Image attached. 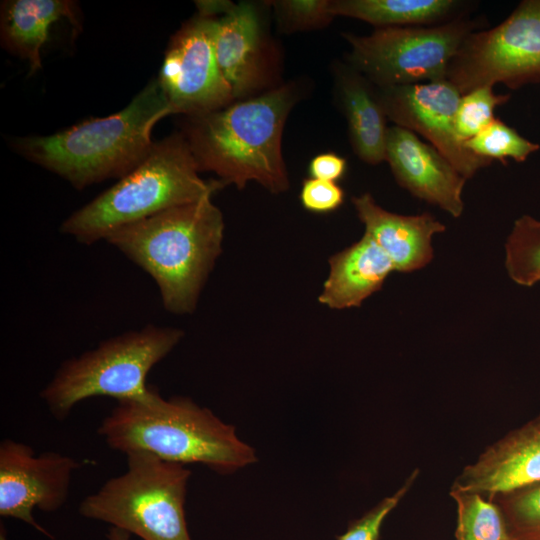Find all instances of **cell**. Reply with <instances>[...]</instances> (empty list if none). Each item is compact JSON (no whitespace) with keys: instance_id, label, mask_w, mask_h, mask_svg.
<instances>
[{"instance_id":"obj_22","label":"cell","mask_w":540,"mask_h":540,"mask_svg":"<svg viewBox=\"0 0 540 540\" xmlns=\"http://www.w3.org/2000/svg\"><path fill=\"white\" fill-rule=\"evenodd\" d=\"M505 266L519 285L540 281V220L524 215L514 223L505 246Z\"/></svg>"},{"instance_id":"obj_31","label":"cell","mask_w":540,"mask_h":540,"mask_svg":"<svg viewBox=\"0 0 540 540\" xmlns=\"http://www.w3.org/2000/svg\"><path fill=\"white\" fill-rule=\"evenodd\" d=\"M131 534L123 529L111 527L106 534L108 540H130Z\"/></svg>"},{"instance_id":"obj_32","label":"cell","mask_w":540,"mask_h":540,"mask_svg":"<svg viewBox=\"0 0 540 540\" xmlns=\"http://www.w3.org/2000/svg\"><path fill=\"white\" fill-rule=\"evenodd\" d=\"M0 540H8L6 529L4 528L3 525H1V528H0Z\"/></svg>"},{"instance_id":"obj_24","label":"cell","mask_w":540,"mask_h":540,"mask_svg":"<svg viewBox=\"0 0 540 540\" xmlns=\"http://www.w3.org/2000/svg\"><path fill=\"white\" fill-rule=\"evenodd\" d=\"M464 144L470 152L481 158L490 161L497 159L503 163H506L507 158L523 162L540 148L497 118Z\"/></svg>"},{"instance_id":"obj_27","label":"cell","mask_w":540,"mask_h":540,"mask_svg":"<svg viewBox=\"0 0 540 540\" xmlns=\"http://www.w3.org/2000/svg\"><path fill=\"white\" fill-rule=\"evenodd\" d=\"M419 475V469L413 470L400 488L382 499L362 517L353 521L337 540H378L386 517L408 493Z\"/></svg>"},{"instance_id":"obj_8","label":"cell","mask_w":540,"mask_h":540,"mask_svg":"<svg viewBox=\"0 0 540 540\" xmlns=\"http://www.w3.org/2000/svg\"><path fill=\"white\" fill-rule=\"evenodd\" d=\"M471 20L440 25L376 28L369 35L343 33L350 45L348 65L378 88L446 79L448 67L465 38Z\"/></svg>"},{"instance_id":"obj_13","label":"cell","mask_w":540,"mask_h":540,"mask_svg":"<svg viewBox=\"0 0 540 540\" xmlns=\"http://www.w3.org/2000/svg\"><path fill=\"white\" fill-rule=\"evenodd\" d=\"M215 54L235 101L274 89L276 58L261 10L255 3H235L217 19ZM280 86V85H279Z\"/></svg>"},{"instance_id":"obj_11","label":"cell","mask_w":540,"mask_h":540,"mask_svg":"<svg viewBox=\"0 0 540 540\" xmlns=\"http://www.w3.org/2000/svg\"><path fill=\"white\" fill-rule=\"evenodd\" d=\"M74 458L54 451L36 454L13 439L0 443V515L21 520L49 538L53 536L34 518L33 510L55 512L68 499Z\"/></svg>"},{"instance_id":"obj_15","label":"cell","mask_w":540,"mask_h":540,"mask_svg":"<svg viewBox=\"0 0 540 540\" xmlns=\"http://www.w3.org/2000/svg\"><path fill=\"white\" fill-rule=\"evenodd\" d=\"M540 482V415L485 448L450 489L490 497Z\"/></svg>"},{"instance_id":"obj_2","label":"cell","mask_w":540,"mask_h":540,"mask_svg":"<svg viewBox=\"0 0 540 540\" xmlns=\"http://www.w3.org/2000/svg\"><path fill=\"white\" fill-rule=\"evenodd\" d=\"M97 433L125 455L148 452L179 464H202L230 474L257 461L235 427L183 396L163 398L154 388L146 400H119Z\"/></svg>"},{"instance_id":"obj_5","label":"cell","mask_w":540,"mask_h":540,"mask_svg":"<svg viewBox=\"0 0 540 540\" xmlns=\"http://www.w3.org/2000/svg\"><path fill=\"white\" fill-rule=\"evenodd\" d=\"M182 132L154 142L132 171L66 218L60 231L85 245L164 210L193 203L225 187L206 181Z\"/></svg>"},{"instance_id":"obj_12","label":"cell","mask_w":540,"mask_h":540,"mask_svg":"<svg viewBox=\"0 0 540 540\" xmlns=\"http://www.w3.org/2000/svg\"><path fill=\"white\" fill-rule=\"evenodd\" d=\"M377 91L387 119L423 136L466 180L492 162L470 152L458 137L455 114L462 95L448 80Z\"/></svg>"},{"instance_id":"obj_7","label":"cell","mask_w":540,"mask_h":540,"mask_svg":"<svg viewBox=\"0 0 540 540\" xmlns=\"http://www.w3.org/2000/svg\"><path fill=\"white\" fill-rule=\"evenodd\" d=\"M126 458V471L86 496L80 515L142 540H191L184 509L191 471L148 452H132Z\"/></svg>"},{"instance_id":"obj_9","label":"cell","mask_w":540,"mask_h":540,"mask_svg":"<svg viewBox=\"0 0 540 540\" xmlns=\"http://www.w3.org/2000/svg\"><path fill=\"white\" fill-rule=\"evenodd\" d=\"M446 80L461 95L497 83L517 88L540 81V0L522 1L496 27L470 33Z\"/></svg>"},{"instance_id":"obj_19","label":"cell","mask_w":540,"mask_h":540,"mask_svg":"<svg viewBox=\"0 0 540 540\" xmlns=\"http://www.w3.org/2000/svg\"><path fill=\"white\" fill-rule=\"evenodd\" d=\"M62 18L77 24V5L69 0H7L1 4L3 48L29 63V75L42 68L41 50L50 28Z\"/></svg>"},{"instance_id":"obj_17","label":"cell","mask_w":540,"mask_h":540,"mask_svg":"<svg viewBox=\"0 0 540 540\" xmlns=\"http://www.w3.org/2000/svg\"><path fill=\"white\" fill-rule=\"evenodd\" d=\"M334 78L353 151L370 165L385 161L389 127L377 87L350 65H336Z\"/></svg>"},{"instance_id":"obj_25","label":"cell","mask_w":540,"mask_h":540,"mask_svg":"<svg viewBox=\"0 0 540 540\" xmlns=\"http://www.w3.org/2000/svg\"><path fill=\"white\" fill-rule=\"evenodd\" d=\"M510 95H497L493 86L475 88L460 98L455 128L458 137L465 142L487 127L494 119V110L508 101Z\"/></svg>"},{"instance_id":"obj_4","label":"cell","mask_w":540,"mask_h":540,"mask_svg":"<svg viewBox=\"0 0 540 540\" xmlns=\"http://www.w3.org/2000/svg\"><path fill=\"white\" fill-rule=\"evenodd\" d=\"M212 196L123 226L105 239L158 286L165 310L192 313L222 252L224 220Z\"/></svg>"},{"instance_id":"obj_20","label":"cell","mask_w":540,"mask_h":540,"mask_svg":"<svg viewBox=\"0 0 540 540\" xmlns=\"http://www.w3.org/2000/svg\"><path fill=\"white\" fill-rule=\"evenodd\" d=\"M462 2L454 0H330V12L376 28L424 26L446 19Z\"/></svg>"},{"instance_id":"obj_16","label":"cell","mask_w":540,"mask_h":540,"mask_svg":"<svg viewBox=\"0 0 540 540\" xmlns=\"http://www.w3.org/2000/svg\"><path fill=\"white\" fill-rule=\"evenodd\" d=\"M365 233L386 253L395 271L412 272L433 259L432 237L445 226L431 214L405 216L380 207L369 193L352 198Z\"/></svg>"},{"instance_id":"obj_30","label":"cell","mask_w":540,"mask_h":540,"mask_svg":"<svg viewBox=\"0 0 540 540\" xmlns=\"http://www.w3.org/2000/svg\"><path fill=\"white\" fill-rule=\"evenodd\" d=\"M235 3L228 0H197V14L208 18H220L228 13Z\"/></svg>"},{"instance_id":"obj_29","label":"cell","mask_w":540,"mask_h":540,"mask_svg":"<svg viewBox=\"0 0 540 540\" xmlns=\"http://www.w3.org/2000/svg\"><path fill=\"white\" fill-rule=\"evenodd\" d=\"M345 158L335 153L316 155L309 163L308 172L311 178L337 182L346 172Z\"/></svg>"},{"instance_id":"obj_14","label":"cell","mask_w":540,"mask_h":540,"mask_svg":"<svg viewBox=\"0 0 540 540\" xmlns=\"http://www.w3.org/2000/svg\"><path fill=\"white\" fill-rule=\"evenodd\" d=\"M385 161L397 183L413 196L440 207L453 217L462 214L466 179L414 132L396 125L389 127Z\"/></svg>"},{"instance_id":"obj_3","label":"cell","mask_w":540,"mask_h":540,"mask_svg":"<svg viewBox=\"0 0 540 540\" xmlns=\"http://www.w3.org/2000/svg\"><path fill=\"white\" fill-rule=\"evenodd\" d=\"M170 114L174 113L154 78L116 113L88 118L51 135L17 138L12 147L74 188L84 189L132 171L154 144V126Z\"/></svg>"},{"instance_id":"obj_6","label":"cell","mask_w":540,"mask_h":540,"mask_svg":"<svg viewBox=\"0 0 540 540\" xmlns=\"http://www.w3.org/2000/svg\"><path fill=\"white\" fill-rule=\"evenodd\" d=\"M183 331L148 324L106 339L94 349L65 360L40 391L51 415L62 421L81 401L96 396L146 400L151 369L180 342Z\"/></svg>"},{"instance_id":"obj_1","label":"cell","mask_w":540,"mask_h":540,"mask_svg":"<svg viewBox=\"0 0 540 540\" xmlns=\"http://www.w3.org/2000/svg\"><path fill=\"white\" fill-rule=\"evenodd\" d=\"M300 96L295 83L198 116L187 117L184 135L199 172L215 173L225 185L243 189L255 181L272 193L288 189L282 135Z\"/></svg>"},{"instance_id":"obj_18","label":"cell","mask_w":540,"mask_h":540,"mask_svg":"<svg viewBox=\"0 0 540 540\" xmlns=\"http://www.w3.org/2000/svg\"><path fill=\"white\" fill-rule=\"evenodd\" d=\"M330 271L318 301L331 309L359 307L395 271L386 253L364 234L329 258Z\"/></svg>"},{"instance_id":"obj_26","label":"cell","mask_w":540,"mask_h":540,"mask_svg":"<svg viewBox=\"0 0 540 540\" xmlns=\"http://www.w3.org/2000/svg\"><path fill=\"white\" fill-rule=\"evenodd\" d=\"M330 0H278L270 1L278 26L291 33L327 26L335 16L329 9Z\"/></svg>"},{"instance_id":"obj_23","label":"cell","mask_w":540,"mask_h":540,"mask_svg":"<svg viewBox=\"0 0 540 540\" xmlns=\"http://www.w3.org/2000/svg\"><path fill=\"white\" fill-rule=\"evenodd\" d=\"M488 498L500 507L514 540H540V482Z\"/></svg>"},{"instance_id":"obj_10","label":"cell","mask_w":540,"mask_h":540,"mask_svg":"<svg viewBox=\"0 0 540 540\" xmlns=\"http://www.w3.org/2000/svg\"><path fill=\"white\" fill-rule=\"evenodd\" d=\"M218 18L195 15L172 35L157 80L174 114H207L235 101L215 54Z\"/></svg>"},{"instance_id":"obj_21","label":"cell","mask_w":540,"mask_h":540,"mask_svg":"<svg viewBox=\"0 0 540 540\" xmlns=\"http://www.w3.org/2000/svg\"><path fill=\"white\" fill-rule=\"evenodd\" d=\"M449 495L456 503V540H514L495 501L456 489H450Z\"/></svg>"},{"instance_id":"obj_28","label":"cell","mask_w":540,"mask_h":540,"mask_svg":"<svg viewBox=\"0 0 540 540\" xmlns=\"http://www.w3.org/2000/svg\"><path fill=\"white\" fill-rule=\"evenodd\" d=\"M299 198L306 210L325 214L337 210L343 204L345 193L336 182L309 177L302 182Z\"/></svg>"}]
</instances>
